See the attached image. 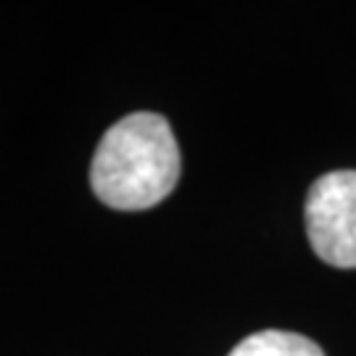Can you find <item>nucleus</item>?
<instances>
[{
  "mask_svg": "<svg viewBox=\"0 0 356 356\" xmlns=\"http://www.w3.org/2000/svg\"><path fill=\"white\" fill-rule=\"evenodd\" d=\"M179 169V145L169 122L138 111L106 129L90 164V185L106 206L143 211L177 188Z\"/></svg>",
  "mask_w": 356,
  "mask_h": 356,
  "instance_id": "nucleus-1",
  "label": "nucleus"
},
{
  "mask_svg": "<svg viewBox=\"0 0 356 356\" xmlns=\"http://www.w3.org/2000/svg\"><path fill=\"white\" fill-rule=\"evenodd\" d=\"M306 235L314 254L338 269H356V172L314 179L306 195Z\"/></svg>",
  "mask_w": 356,
  "mask_h": 356,
  "instance_id": "nucleus-2",
  "label": "nucleus"
},
{
  "mask_svg": "<svg viewBox=\"0 0 356 356\" xmlns=\"http://www.w3.org/2000/svg\"><path fill=\"white\" fill-rule=\"evenodd\" d=\"M229 356H325L312 338L288 330H261L235 346Z\"/></svg>",
  "mask_w": 356,
  "mask_h": 356,
  "instance_id": "nucleus-3",
  "label": "nucleus"
}]
</instances>
